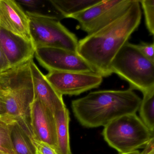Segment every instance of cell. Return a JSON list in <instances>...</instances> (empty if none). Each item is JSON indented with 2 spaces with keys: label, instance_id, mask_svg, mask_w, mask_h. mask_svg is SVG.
<instances>
[{
  "label": "cell",
  "instance_id": "2e32d148",
  "mask_svg": "<svg viewBox=\"0 0 154 154\" xmlns=\"http://www.w3.org/2000/svg\"><path fill=\"white\" fill-rule=\"evenodd\" d=\"M101 1L102 0H50L64 18H70Z\"/></svg>",
  "mask_w": 154,
  "mask_h": 154
},
{
  "label": "cell",
  "instance_id": "603a6c76",
  "mask_svg": "<svg viewBox=\"0 0 154 154\" xmlns=\"http://www.w3.org/2000/svg\"><path fill=\"white\" fill-rule=\"evenodd\" d=\"M7 114V107L5 98L3 93L0 90V118H5Z\"/></svg>",
  "mask_w": 154,
  "mask_h": 154
},
{
  "label": "cell",
  "instance_id": "4fadbf2b",
  "mask_svg": "<svg viewBox=\"0 0 154 154\" xmlns=\"http://www.w3.org/2000/svg\"><path fill=\"white\" fill-rule=\"evenodd\" d=\"M30 66L34 84L35 99H38L54 114L66 107L63 95L53 88L45 75L34 63L33 59L30 61Z\"/></svg>",
  "mask_w": 154,
  "mask_h": 154
},
{
  "label": "cell",
  "instance_id": "7402d4cb",
  "mask_svg": "<svg viewBox=\"0 0 154 154\" xmlns=\"http://www.w3.org/2000/svg\"><path fill=\"white\" fill-rule=\"evenodd\" d=\"M10 68L8 62L1 48L0 47V73Z\"/></svg>",
  "mask_w": 154,
  "mask_h": 154
},
{
  "label": "cell",
  "instance_id": "484cf974",
  "mask_svg": "<svg viewBox=\"0 0 154 154\" xmlns=\"http://www.w3.org/2000/svg\"><path fill=\"white\" fill-rule=\"evenodd\" d=\"M3 154V153H2V152H1V151H0V154Z\"/></svg>",
  "mask_w": 154,
  "mask_h": 154
},
{
  "label": "cell",
  "instance_id": "ac0fdd59",
  "mask_svg": "<svg viewBox=\"0 0 154 154\" xmlns=\"http://www.w3.org/2000/svg\"><path fill=\"white\" fill-rule=\"evenodd\" d=\"M9 122L0 118V151L7 154H16L10 137Z\"/></svg>",
  "mask_w": 154,
  "mask_h": 154
},
{
  "label": "cell",
  "instance_id": "e0dca14e",
  "mask_svg": "<svg viewBox=\"0 0 154 154\" xmlns=\"http://www.w3.org/2000/svg\"><path fill=\"white\" fill-rule=\"evenodd\" d=\"M139 108L140 119L152 132L154 131V89L143 94Z\"/></svg>",
  "mask_w": 154,
  "mask_h": 154
},
{
  "label": "cell",
  "instance_id": "9c48e42d",
  "mask_svg": "<svg viewBox=\"0 0 154 154\" xmlns=\"http://www.w3.org/2000/svg\"><path fill=\"white\" fill-rule=\"evenodd\" d=\"M45 75L53 88L61 95H80L98 88L103 77L96 72H48Z\"/></svg>",
  "mask_w": 154,
  "mask_h": 154
},
{
  "label": "cell",
  "instance_id": "30bf717a",
  "mask_svg": "<svg viewBox=\"0 0 154 154\" xmlns=\"http://www.w3.org/2000/svg\"><path fill=\"white\" fill-rule=\"evenodd\" d=\"M30 121L33 139L46 142L55 149L57 138L54 115L37 98L30 106Z\"/></svg>",
  "mask_w": 154,
  "mask_h": 154
},
{
  "label": "cell",
  "instance_id": "44dd1931",
  "mask_svg": "<svg viewBox=\"0 0 154 154\" xmlns=\"http://www.w3.org/2000/svg\"><path fill=\"white\" fill-rule=\"evenodd\" d=\"M38 154H57L55 149L49 144L42 141L32 139Z\"/></svg>",
  "mask_w": 154,
  "mask_h": 154
},
{
  "label": "cell",
  "instance_id": "3957f363",
  "mask_svg": "<svg viewBox=\"0 0 154 154\" xmlns=\"http://www.w3.org/2000/svg\"><path fill=\"white\" fill-rule=\"evenodd\" d=\"M30 61L1 73L0 90L7 107V116L4 119L18 122L33 139L30 106L35 92Z\"/></svg>",
  "mask_w": 154,
  "mask_h": 154
},
{
  "label": "cell",
  "instance_id": "5bb4252c",
  "mask_svg": "<svg viewBox=\"0 0 154 154\" xmlns=\"http://www.w3.org/2000/svg\"><path fill=\"white\" fill-rule=\"evenodd\" d=\"M56 125L57 144L55 150L57 154H72L70 145L69 112L66 107L54 114Z\"/></svg>",
  "mask_w": 154,
  "mask_h": 154
},
{
  "label": "cell",
  "instance_id": "5b68a950",
  "mask_svg": "<svg viewBox=\"0 0 154 154\" xmlns=\"http://www.w3.org/2000/svg\"><path fill=\"white\" fill-rule=\"evenodd\" d=\"M105 141L120 153L144 148L154 137L151 131L136 113L115 119L104 126L102 132Z\"/></svg>",
  "mask_w": 154,
  "mask_h": 154
},
{
  "label": "cell",
  "instance_id": "7c38bea8",
  "mask_svg": "<svg viewBox=\"0 0 154 154\" xmlns=\"http://www.w3.org/2000/svg\"><path fill=\"white\" fill-rule=\"evenodd\" d=\"M0 27L32 41L28 17L15 0H0Z\"/></svg>",
  "mask_w": 154,
  "mask_h": 154
},
{
  "label": "cell",
  "instance_id": "83f0119b",
  "mask_svg": "<svg viewBox=\"0 0 154 154\" xmlns=\"http://www.w3.org/2000/svg\"></svg>",
  "mask_w": 154,
  "mask_h": 154
},
{
  "label": "cell",
  "instance_id": "8992f818",
  "mask_svg": "<svg viewBox=\"0 0 154 154\" xmlns=\"http://www.w3.org/2000/svg\"><path fill=\"white\" fill-rule=\"evenodd\" d=\"M25 12L29 20L31 39L36 48H58L77 53V37L60 20L46 15Z\"/></svg>",
  "mask_w": 154,
  "mask_h": 154
},
{
  "label": "cell",
  "instance_id": "8fae6325",
  "mask_svg": "<svg viewBox=\"0 0 154 154\" xmlns=\"http://www.w3.org/2000/svg\"><path fill=\"white\" fill-rule=\"evenodd\" d=\"M0 47L10 68L25 63L33 59L36 48L32 41L0 27Z\"/></svg>",
  "mask_w": 154,
  "mask_h": 154
},
{
  "label": "cell",
  "instance_id": "d6986e66",
  "mask_svg": "<svg viewBox=\"0 0 154 154\" xmlns=\"http://www.w3.org/2000/svg\"><path fill=\"white\" fill-rule=\"evenodd\" d=\"M144 11L147 29L151 35H154V0L139 1Z\"/></svg>",
  "mask_w": 154,
  "mask_h": 154
},
{
  "label": "cell",
  "instance_id": "7a4b0ae2",
  "mask_svg": "<svg viewBox=\"0 0 154 154\" xmlns=\"http://www.w3.org/2000/svg\"><path fill=\"white\" fill-rule=\"evenodd\" d=\"M141 99L133 90H102L91 92L74 100L72 108L81 125L87 128L105 126L115 119L136 113Z\"/></svg>",
  "mask_w": 154,
  "mask_h": 154
},
{
  "label": "cell",
  "instance_id": "4316f807",
  "mask_svg": "<svg viewBox=\"0 0 154 154\" xmlns=\"http://www.w3.org/2000/svg\"><path fill=\"white\" fill-rule=\"evenodd\" d=\"M5 154V153H3V154Z\"/></svg>",
  "mask_w": 154,
  "mask_h": 154
},
{
  "label": "cell",
  "instance_id": "52a82bcc",
  "mask_svg": "<svg viewBox=\"0 0 154 154\" xmlns=\"http://www.w3.org/2000/svg\"><path fill=\"white\" fill-rule=\"evenodd\" d=\"M134 0H102L70 18L78 21L82 30L91 35L112 23L128 11Z\"/></svg>",
  "mask_w": 154,
  "mask_h": 154
},
{
  "label": "cell",
  "instance_id": "d4e9b609",
  "mask_svg": "<svg viewBox=\"0 0 154 154\" xmlns=\"http://www.w3.org/2000/svg\"><path fill=\"white\" fill-rule=\"evenodd\" d=\"M140 152L137 150H134V151H131L130 152H128L126 153H120L119 154H140Z\"/></svg>",
  "mask_w": 154,
  "mask_h": 154
},
{
  "label": "cell",
  "instance_id": "6da1fadb",
  "mask_svg": "<svg viewBox=\"0 0 154 154\" xmlns=\"http://www.w3.org/2000/svg\"><path fill=\"white\" fill-rule=\"evenodd\" d=\"M141 19L140 3L134 0L123 16L100 30L78 41L77 53L103 77L112 74L110 66L112 59L132 33Z\"/></svg>",
  "mask_w": 154,
  "mask_h": 154
},
{
  "label": "cell",
  "instance_id": "9a60e30c",
  "mask_svg": "<svg viewBox=\"0 0 154 154\" xmlns=\"http://www.w3.org/2000/svg\"><path fill=\"white\" fill-rule=\"evenodd\" d=\"M10 137L16 154H38L32 139L23 129L18 122H9Z\"/></svg>",
  "mask_w": 154,
  "mask_h": 154
},
{
  "label": "cell",
  "instance_id": "ffe728a7",
  "mask_svg": "<svg viewBox=\"0 0 154 154\" xmlns=\"http://www.w3.org/2000/svg\"><path fill=\"white\" fill-rule=\"evenodd\" d=\"M136 46L144 56L150 61L154 62V43H148L142 42L139 45H136Z\"/></svg>",
  "mask_w": 154,
  "mask_h": 154
},
{
  "label": "cell",
  "instance_id": "277c9868",
  "mask_svg": "<svg viewBox=\"0 0 154 154\" xmlns=\"http://www.w3.org/2000/svg\"><path fill=\"white\" fill-rule=\"evenodd\" d=\"M110 70L128 82L131 90L143 94L154 89V62L144 56L136 45L124 44L112 59Z\"/></svg>",
  "mask_w": 154,
  "mask_h": 154
},
{
  "label": "cell",
  "instance_id": "cb8c5ba5",
  "mask_svg": "<svg viewBox=\"0 0 154 154\" xmlns=\"http://www.w3.org/2000/svg\"><path fill=\"white\" fill-rule=\"evenodd\" d=\"M154 153V137L146 144L143 151L140 154H152Z\"/></svg>",
  "mask_w": 154,
  "mask_h": 154
},
{
  "label": "cell",
  "instance_id": "ba28073f",
  "mask_svg": "<svg viewBox=\"0 0 154 154\" xmlns=\"http://www.w3.org/2000/svg\"><path fill=\"white\" fill-rule=\"evenodd\" d=\"M35 56L48 72H96L77 52L58 48L41 47L36 48Z\"/></svg>",
  "mask_w": 154,
  "mask_h": 154
}]
</instances>
